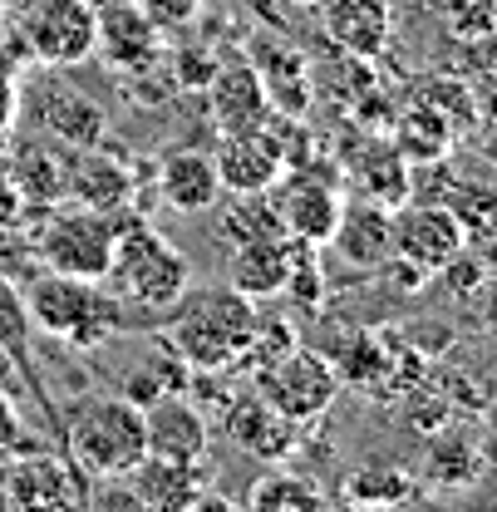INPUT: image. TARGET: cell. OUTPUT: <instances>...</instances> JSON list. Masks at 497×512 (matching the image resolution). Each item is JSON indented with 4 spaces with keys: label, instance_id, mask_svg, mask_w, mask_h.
Returning <instances> with one entry per match:
<instances>
[{
    "label": "cell",
    "instance_id": "1",
    "mask_svg": "<svg viewBox=\"0 0 497 512\" xmlns=\"http://www.w3.org/2000/svg\"><path fill=\"white\" fill-rule=\"evenodd\" d=\"M256 301L237 286L217 291H183L168 306V350L187 370H232L242 365L256 335Z\"/></svg>",
    "mask_w": 497,
    "mask_h": 512
},
{
    "label": "cell",
    "instance_id": "2",
    "mask_svg": "<svg viewBox=\"0 0 497 512\" xmlns=\"http://www.w3.org/2000/svg\"><path fill=\"white\" fill-rule=\"evenodd\" d=\"M64 453L89 483H119L128 468L148 453L143 404L128 394H94L74 409L64 429Z\"/></svg>",
    "mask_w": 497,
    "mask_h": 512
},
{
    "label": "cell",
    "instance_id": "3",
    "mask_svg": "<svg viewBox=\"0 0 497 512\" xmlns=\"http://www.w3.org/2000/svg\"><path fill=\"white\" fill-rule=\"evenodd\" d=\"M187 276H192L187 256L168 237H158L143 217L119 222V242H114V261H109L104 281L124 301L143 306V311H168L187 291Z\"/></svg>",
    "mask_w": 497,
    "mask_h": 512
},
{
    "label": "cell",
    "instance_id": "4",
    "mask_svg": "<svg viewBox=\"0 0 497 512\" xmlns=\"http://www.w3.org/2000/svg\"><path fill=\"white\" fill-rule=\"evenodd\" d=\"M119 212H99V207H64L40 222L35 252L50 271L64 276H84V281H104L109 261H114V242H119Z\"/></svg>",
    "mask_w": 497,
    "mask_h": 512
},
{
    "label": "cell",
    "instance_id": "5",
    "mask_svg": "<svg viewBox=\"0 0 497 512\" xmlns=\"http://www.w3.org/2000/svg\"><path fill=\"white\" fill-rule=\"evenodd\" d=\"M30 320L60 340H74V345H99L119 320H114V306L104 296V281H84V276H64V271H50L30 286Z\"/></svg>",
    "mask_w": 497,
    "mask_h": 512
},
{
    "label": "cell",
    "instance_id": "6",
    "mask_svg": "<svg viewBox=\"0 0 497 512\" xmlns=\"http://www.w3.org/2000/svg\"><path fill=\"white\" fill-rule=\"evenodd\" d=\"M0 493H5V508L15 512H60V508H89L94 483L74 468L69 453L20 448L0 468Z\"/></svg>",
    "mask_w": 497,
    "mask_h": 512
},
{
    "label": "cell",
    "instance_id": "7",
    "mask_svg": "<svg viewBox=\"0 0 497 512\" xmlns=\"http://www.w3.org/2000/svg\"><path fill=\"white\" fill-rule=\"evenodd\" d=\"M94 35V0H30L20 15V40L45 69H74L94 60Z\"/></svg>",
    "mask_w": 497,
    "mask_h": 512
},
{
    "label": "cell",
    "instance_id": "8",
    "mask_svg": "<svg viewBox=\"0 0 497 512\" xmlns=\"http://www.w3.org/2000/svg\"><path fill=\"white\" fill-rule=\"evenodd\" d=\"M256 389H261L286 419L311 424V419H320V414L335 404L340 370L330 365V355L296 345V350H286L281 360H271L266 370H256Z\"/></svg>",
    "mask_w": 497,
    "mask_h": 512
},
{
    "label": "cell",
    "instance_id": "9",
    "mask_svg": "<svg viewBox=\"0 0 497 512\" xmlns=\"http://www.w3.org/2000/svg\"><path fill=\"white\" fill-rule=\"evenodd\" d=\"M468 252V227L448 202H399L394 207V256L414 271L438 276Z\"/></svg>",
    "mask_w": 497,
    "mask_h": 512
},
{
    "label": "cell",
    "instance_id": "10",
    "mask_svg": "<svg viewBox=\"0 0 497 512\" xmlns=\"http://www.w3.org/2000/svg\"><path fill=\"white\" fill-rule=\"evenodd\" d=\"M276 207H281V222L296 242L306 247H325L335 222H340V207H345V192H340V173L335 168H286L281 183L271 188Z\"/></svg>",
    "mask_w": 497,
    "mask_h": 512
},
{
    "label": "cell",
    "instance_id": "11",
    "mask_svg": "<svg viewBox=\"0 0 497 512\" xmlns=\"http://www.w3.org/2000/svg\"><path fill=\"white\" fill-rule=\"evenodd\" d=\"M99 15V35H94V55L119 69V74H153L158 64L168 60V45H163V25L138 5V0H104L94 5Z\"/></svg>",
    "mask_w": 497,
    "mask_h": 512
},
{
    "label": "cell",
    "instance_id": "12",
    "mask_svg": "<svg viewBox=\"0 0 497 512\" xmlns=\"http://www.w3.org/2000/svg\"><path fill=\"white\" fill-rule=\"evenodd\" d=\"M202 89H207V119L217 133H251V128H266L276 114L271 94H266V84H261V74L247 55L222 60Z\"/></svg>",
    "mask_w": 497,
    "mask_h": 512
},
{
    "label": "cell",
    "instance_id": "13",
    "mask_svg": "<svg viewBox=\"0 0 497 512\" xmlns=\"http://www.w3.org/2000/svg\"><path fill=\"white\" fill-rule=\"evenodd\" d=\"M227 439L242 448L247 458L256 463H286L296 444H301V424L296 419H286L261 389H251V394H237L232 404H227Z\"/></svg>",
    "mask_w": 497,
    "mask_h": 512
},
{
    "label": "cell",
    "instance_id": "14",
    "mask_svg": "<svg viewBox=\"0 0 497 512\" xmlns=\"http://www.w3.org/2000/svg\"><path fill=\"white\" fill-rule=\"evenodd\" d=\"M25 104H30L35 124L45 128L55 143H64V148H94V143H104V109L89 94H79L74 84H64V79L30 84L25 89Z\"/></svg>",
    "mask_w": 497,
    "mask_h": 512
},
{
    "label": "cell",
    "instance_id": "15",
    "mask_svg": "<svg viewBox=\"0 0 497 512\" xmlns=\"http://www.w3.org/2000/svg\"><path fill=\"white\" fill-rule=\"evenodd\" d=\"M143 434H148L153 458H173V463H202L212 448V429H207L202 409L173 389H163L143 404Z\"/></svg>",
    "mask_w": 497,
    "mask_h": 512
},
{
    "label": "cell",
    "instance_id": "16",
    "mask_svg": "<svg viewBox=\"0 0 497 512\" xmlns=\"http://www.w3.org/2000/svg\"><path fill=\"white\" fill-rule=\"evenodd\" d=\"M212 163H217L222 192H271L286 173V158H281L271 124L251 128V133H217Z\"/></svg>",
    "mask_w": 497,
    "mask_h": 512
},
{
    "label": "cell",
    "instance_id": "17",
    "mask_svg": "<svg viewBox=\"0 0 497 512\" xmlns=\"http://www.w3.org/2000/svg\"><path fill=\"white\" fill-rule=\"evenodd\" d=\"M119 483L133 493V503L148 512H192L207 498L202 463H173V458H153V453H143Z\"/></svg>",
    "mask_w": 497,
    "mask_h": 512
},
{
    "label": "cell",
    "instance_id": "18",
    "mask_svg": "<svg viewBox=\"0 0 497 512\" xmlns=\"http://www.w3.org/2000/svg\"><path fill=\"white\" fill-rule=\"evenodd\" d=\"M340 178L355 197H370L379 207L409 202V163L394 148V138H355L340 158Z\"/></svg>",
    "mask_w": 497,
    "mask_h": 512
},
{
    "label": "cell",
    "instance_id": "19",
    "mask_svg": "<svg viewBox=\"0 0 497 512\" xmlns=\"http://www.w3.org/2000/svg\"><path fill=\"white\" fill-rule=\"evenodd\" d=\"M325 247H335V256L345 266H355V271L389 266V256H394V207H379L370 197L365 202H345Z\"/></svg>",
    "mask_w": 497,
    "mask_h": 512
},
{
    "label": "cell",
    "instance_id": "20",
    "mask_svg": "<svg viewBox=\"0 0 497 512\" xmlns=\"http://www.w3.org/2000/svg\"><path fill=\"white\" fill-rule=\"evenodd\" d=\"M320 25L340 55L379 60L389 50L394 10H389V0H320Z\"/></svg>",
    "mask_w": 497,
    "mask_h": 512
},
{
    "label": "cell",
    "instance_id": "21",
    "mask_svg": "<svg viewBox=\"0 0 497 512\" xmlns=\"http://www.w3.org/2000/svg\"><path fill=\"white\" fill-rule=\"evenodd\" d=\"M158 197L173 212H212L227 197L212 153H202V148H168L158 158Z\"/></svg>",
    "mask_w": 497,
    "mask_h": 512
},
{
    "label": "cell",
    "instance_id": "22",
    "mask_svg": "<svg viewBox=\"0 0 497 512\" xmlns=\"http://www.w3.org/2000/svg\"><path fill=\"white\" fill-rule=\"evenodd\" d=\"M247 60L256 64V74H261V84L271 94V109L286 114V119H301L306 104H311V60L301 50L271 40V35H256L251 40Z\"/></svg>",
    "mask_w": 497,
    "mask_h": 512
},
{
    "label": "cell",
    "instance_id": "23",
    "mask_svg": "<svg viewBox=\"0 0 497 512\" xmlns=\"http://www.w3.org/2000/svg\"><path fill=\"white\" fill-rule=\"evenodd\" d=\"M64 197H74L79 207L119 212L128 197H133V173H128L119 158L99 153V143H94V148H69V163H64Z\"/></svg>",
    "mask_w": 497,
    "mask_h": 512
},
{
    "label": "cell",
    "instance_id": "24",
    "mask_svg": "<svg viewBox=\"0 0 497 512\" xmlns=\"http://www.w3.org/2000/svg\"><path fill=\"white\" fill-rule=\"evenodd\" d=\"M291 237H256V242H237V252L227 261V286H237L251 301H271L286 291L291 276Z\"/></svg>",
    "mask_w": 497,
    "mask_h": 512
},
{
    "label": "cell",
    "instance_id": "25",
    "mask_svg": "<svg viewBox=\"0 0 497 512\" xmlns=\"http://www.w3.org/2000/svg\"><path fill=\"white\" fill-rule=\"evenodd\" d=\"M453 133H458V128L448 124L434 104L414 99L409 109H399V119H394V133H389V138H394V148L404 153L409 168H429V163H443V158H448Z\"/></svg>",
    "mask_w": 497,
    "mask_h": 512
},
{
    "label": "cell",
    "instance_id": "26",
    "mask_svg": "<svg viewBox=\"0 0 497 512\" xmlns=\"http://www.w3.org/2000/svg\"><path fill=\"white\" fill-rule=\"evenodd\" d=\"M64 163H69V153H55V143L25 138V143H15L5 173H10V183H15L20 197H30L40 207H55L64 197Z\"/></svg>",
    "mask_w": 497,
    "mask_h": 512
},
{
    "label": "cell",
    "instance_id": "27",
    "mask_svg": "<svg viewBox=\"0 0 497 512\" xmlns=\"http://www.w3.org/2000/svg\"><path fill=\"white\" fill-rule=\"evenodd\" d=\"M325 488L306 478V473H291L281 463H271V473H261L247 488V508L251 512H315L325 508Z\"/></svg>",
    "mask_w": 497,
    "mask_h": 512
},
{
    "label": "cell",
    "instance_id": "28",
    "mask_svg": "<svg viewBox=\"0 0 497 512\" xmlns=\"http://www.w3.org/2000/svg\"><path fill=\"white\" fill-rule=\"evenodd\" d=\"M222 232L232 237V247L237 242H256V237H291L271 192H232V202L222 207Z\"/></svg>",
    "mask_w": 497,
    "mask_h": 512
},
{
    "label": "cell",
    "instance_id": "29",
    "mask_svg": "<svg viewBox=\"0 0 497 512\" xmlns=\"http://www.w3.org/2000/svg\"><path fill=\"white\" fill-rule=\"evenodd\" d=\"M473 478H478V448H473V439L438 434L434 444H429V483L458 488V483H473Z\"/></svg>",
    "mask_w": 497,
    "mask_h": 512
},
{
    "label": "cell",
    "instance_id": "30",
    "mask_svg": "<svg viewBox=\"0 0 497 512\" xmlns=\"http://www.w3.org/2000/svg\"><path fill=\"white\" fill-rule=\"evenodd\" d=\"M414 498V478L404 468H360L345 483V503H409Z\"/></svg>",
    "mask_w": 497,
    "mask_h": 512
},
{
    "label": "cell",
    "instance_id": "31",
    "mask_svg": "<svg viewBox=\"0 0 497 512\" xmlns=\"http://www.w3.org/2000/svg\"><path fill=\"white\" fill-rule=\"evenodd\" d=\"M414 99L434 104L453 128H463L468 119H473V94H468V84H463V79H438L434 74V79H424V84H419V94H414Z\"/></svg>",
    "mask_w": 497,
    "mask_h": 512
},
{
    "label": "cell",
    "instance_id": "32",
    "mask_svg": "<svg viewBox=\"0 0 497 512\" xmlns=\"http://www.w3.org/2000/svg\"><path fill=\"white\" fill-rule=\"evenodd\" d=\"M25 444V424H20V409L10 404V394H0V468L20 453Z\"/></svg>",
    "mask_w": 497,
    "mask_h": 512
},
{
    "label": "cell",
    "instance_id": "33",
    "mask_svg": "<svg viewBox=\"0 0 497 512\" xmlns=\"http://www.w3.org/2000/svg\"><path fill=\"white\" fill-rule=\"evenodd\" d=\"M163 30H173V25H187V20H197V10L207 5V0H138Z\"/></svg>",
    "mask_w": 497,
    "mask_h": 512
},
{
    "label": "cell",
    "instance_id": "34",
    "mask_svg": "<svg viewBox=\"0 0 497 512\" xmlns=\"http://www.w3.org/2000/svg\"><path fill=\"white\" fill-rule=\"evenodd\" d=\"M173 69L183 74L187 89H202L207 79H212V69H217V60L207 55V50H173Z\"/></svg>",
    "mask_w": 497,
    "mask_h": 512
},
{
    "label": "cell",
    "instance_id": "35",
    "mask_svg": "<svg viewBox=\"0 0 497 512\" xmlns=\"http://www.w3.org/2000/svg\"><path fill=\"white\" fill-rule=\"evenodd\" d=\"M15 114H20V89H15L10 74H0V148H5L10 133H15Z\"/></svg>",
    "mask_w": 497,
    "mask_h": 512
},
{
    "label": "cell",
    "instance_id": "36",
    "mask_svg": "<svg viewBox=\"0 0 497 512\" xmlns=\"http://www.w3.org/2000/svg\"><path fill=\"white\" fill-rule=\"evenodd\" d=\"M478 69H483L488 89L497 94V30H488V35H483V55H478Z\"/></svg>",
    "mask_w": 497,
    "mask_h": 512
},
{
    "label": "cell",
    "instance_id": "37",
    "mask_svg": "<svg viewBox=\"0 0 497 512\" xmlns=\"http://www.w3.org/2000/svg\"><path fill=\"white\" fill-rule=\"evenodd\" d=\"M10 5H15V0H0V15H5V10H10Z\"/></svg>",
    "mask_w": 497,
    "mask_h": 512
}]
</instances>
